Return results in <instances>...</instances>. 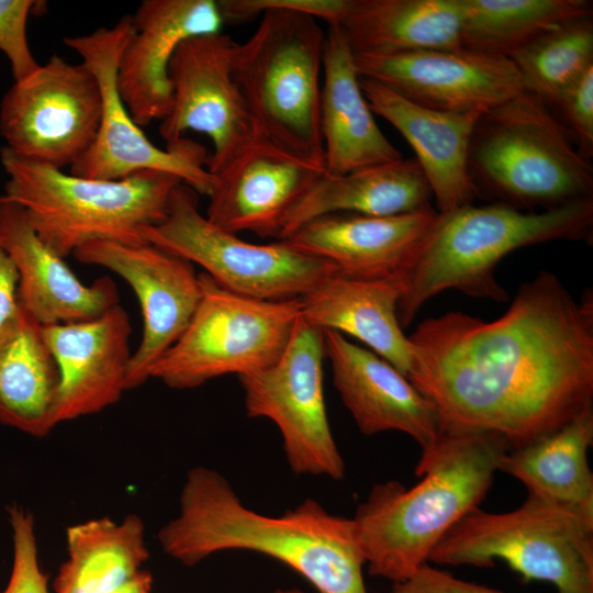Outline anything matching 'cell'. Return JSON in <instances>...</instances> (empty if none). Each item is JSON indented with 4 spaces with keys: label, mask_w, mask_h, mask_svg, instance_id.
<instances>
[{
    "label": "cell",
    "mask_w": 593,
    "mask_h": 593,
    "mask_svg": "<svg viewBox=\"0 0 593 593\" xmlns=\"http://www.w3.org/2000/svg\"><path fill=\"white\" fill-rule=\"evenodd\" d=\"M495 560L526 581L551 583L557 593H593V515L527 493L519 507L506 513L471 511L428 558L475 567Z\"/></svg>",
    "instance_id": "8"
},
{
    "label": "cell",
    "mask_w": 593,
    "mask_h": 593,
    "mask_svg": "<svg viewBox=\"0 0 593 593\" xmlns=\"http://www.w3.org/2000/svg\"><path fill=\"white\" fill-rule=\"evenodd\" d=\"M19 309L18 273L0 245V333L13 320Z\"/></svg>",
    "instance_id": "38"
},
{
    "label": "cell",
    "mask_w": 593,
    "mask_h": 593,
    "mask_svg": "<svg viewBox=\"0 0 593 593\" xmlns=\"http://www.w3.org/2000/svg\"><path fill=\"white\" fill-rule=\"evenodd\" d=\"M133 32L116 71L119 92L138 126L161 121L171 105L168 67L187 38L221 32L216 0H144L131 15Z\"/></svg>",
    "instance_id": "18"
},
{
    "label": "cell",
    "mask_w": 593,
    "mask_h": 593,
    "mask_svg": "<svg viewBox=\"0 0 593 593\" xmlns=\"http://www.w3.org/2000/svg\"><path fill=\"white\" fill-rule=\"evenodd\" d=\"M334 385L365 435L396 430L423 449L441 429L434 405L398 369L343 334L323 329Z\"/></svg>",
    "instance_id": "21"
},
{
    "label": "cell",
    "mask_w": 593,
    "mask_h": 593,
    "mask_svg": "<svg viewBox=\"0 0 593 593\" xmlns=\"http://www.w3.org/2000/svg\"><path fill=\"white\" fill-rule=\"evenodd\" d=\"M461 45L510 56L542 32L571 19L592 16L589 0H460Z\"/></svg>",
    "instance_id": "31"
},
{
    "label": "cell",
    "mask_w": 593,
    "mask_h": 593,
    "mask_svg": "<svg viewBox=\"0 0 593 593\" xmlns=\"http://www.w3.org/2000/svg\"><path fill=\"white\" fill-rule=\"evenodd\" d=\"M460 0H353L337 26L353 54L459 49Z\"/></svg>",
    "instance_id": "27"
},
{
    "label": "cell",
    "mask_w": 593,
    "mask_h": 593,
    "mask_svg": "<svg viewBox=\"0 0 593 593\" xmlns=\"http://www.w3.org/2000/svg\"><path fill=\"white\" fill-rule=\"evenodd\" d=\"M42 331L59 371L55 426L99 413L121 399L133 353L130 315L120 303L96 318Z\"/></svg>",
    "instance_id": "19"
},
{
    "label": "cell",
    "mask_w": 593,
    "mask_h": 593,
    "mask_svg": "<svg viewBox=\"0 0 593 593\" xmlns=\"http://www.w3.org/2000/svg\"><path fill=\"white\" fill-rule=\"evenodd\" d=\"M468 169L478 197L542 211L593 198V169L549 105L525 90L482 112Z\"/></svg>",
    "instance_id": "6"
},
{
    "label": "cell",
    "mask_w": 593,
    "mask_h": 593,
    "mask_svg": "<svg viewBox=\"0 0 593 593\" xmlns=\"http://www.w3.org/2000/svg\"><path fill=\"white\" fill-rule=\"evenodd\" d=\"M354 54L337 26L326 31L321 132L327 175L396 161L402 153L379 128L360 87Z\"/></svg>",
    "instance_id": "24"
},
{
    "label": "cell",
    "mask_w": 593,
    "mask_h": 593,
    "mask_svg": "<svg viewBox=\"0 0 593 593\" xmlns=\"http://www.w3.org/2000/svg\"><path fill=\"white\" fill-rule=\"evenodd\" d=\"M143 237L199 265L224 289L254 299L302 298L338 272L332 262L287 239L254 244L216 226L200 212L198 193L182 182L172 191L166 217L145 227Z\"/></svg>",
    "instance_id": "10"
},
{
    "label": "cell",
    "mask_w": 593,
    "mask_h": 593,
    "mask_svg": "<svg viewBox=\"0 0 593 593\" xmlns=\"http://www.w3.org/2000/svg\"><path fill=\"white\" fill-rule=\"evenodd\" d=\"M201 299L184 332L153 365L148 378L171 389H193L225 374L272 366L301 316V300L244 296L199 273Z\"/></svg>",
    "instance_id": "9"
},
{
    "label": "cell",
    "mask_w": 593,
    "mask_h": 593,
    "mask_svg": "<svg viewBox=\"0 0 593 593\" xmlns=\"http://www.w3.org/2000/svg\"><path fill=\"white\" fill-rule=\"evenodd\" d=\"M354 61L360 77L433 110L486 111L523 91L510 58L463 47L392 55L354 54Z\"/></svg>",
    "instance_id": "16"
},
{
    "label": "cell",
    "mask_w": 593,
    "mask_h": 593,
    "mask_svg": "<svg viewBox=\"0 0 593 593\" xmlns=\"http://www.w3.org/2000/svg\"><path fill=\"white\" fill-rule=\"evenodd\" d=\"M260 16L255 32L236 43L234 79L262 138L325 169L321 92L326 32L317 19L299 11L269 10Z\"/></svg>",
    "instance_id": "7"
},
{
    "label": "cell",
    "mask_w": 593,
    "mask_h": 593,
    "mask_svg": "<svg viewBox=\"0 0 593 593\" xmlns=\"http://www.w3.org/2000/svg\"><path fill=\"white\" fill-rule=\"evenodd\" d=\"M13 538V563L9 582L0 593H48L47 577L42 571L34 532V518L21 507L9 508Z\"/></svg>",
    "instance_id": "33"
},
{
    "label": "cell",
    "mask_w": 593,
    "mask_h": 593,
    "mask_svg": "<svg viewBox=\"0 0 593 593\" xmlns=\"http://www.w3.org/2000/svg\"><path fill=\"white\" fill-rule=\"evenodd\" d=\"M0 161L8 177L2 197L24 210L38 237L63 258L98 240L147 243L143 230L166 217L181 183L158 170L116 180L83 178L25 160L4 146Z\"/></svg>",
    "instance_id": "5"
},
{
    "label": "cell",
    "mask_w": 593,
    "mask_h": 593,
    "mask_svg": "<svg viewBox=\"0 0 593 593\" xmlns=\"http://www.w3.org/2000/svg\"><path fill=\"white\" fill-rule=\"evenodd\" d=\"M271 593H304L299 589H278Z\"/></svg>",
    "instance_id": "40"
},
{
    "label": "cell",
    "mask_w": 593,
    "mask_h": 593,
    "mask_svg": "<svg viewBox=\"0 0 593 593\" xmlns=\"http://www.w3.org/2000/svg\"><path fill=\"white\" fill-rule=\"evenodd\" d=\"M510 449L495 433L441 430L422 450L418 483L374 484L353 517L369 573L398 583L427 563L441 538L479 507Z\"/></svg>",
    "instance_id": "3"
},
{
    "label": "cell",
    "mask_w": 593,
    "mask_h": 593,
    "mask_svg": "<svg viewBox=\"0 0 593 593\" xmlns=\"http://www.w3.org/2000/svg\"><path fill=\"white\" fill-rule=\"evenodd\" d=\"M59 371L42 325L20 305L0 333V422L35 437L55 427Z\"/></svg>",
    "instance_id": "28"
},
{
    "label": "cell",
    "mask_w": 593,
    "mask_h": 593,
    "mask_svg": "<svg viewBox=\"0 0 593 593\" xmlns=\"http://www.w3.org/2000/svg\"><path fill=\"white\" fill-rule=\"evenodd\" d=\"M437 217L430 206L390 216L334 213L305 223L286 239L332 262L343 276L405 280Z\"/></svg>",
    "instance_id": "20"
},
{
    "label": "cell",
    "mask_w": 593,
    "mask_h": 593,
    "mask_svg": "<svg viewBox=\"0 0 593 593\" xmlns=\"http://www.w3.org/2000/svg\"><path fill=\"white\" fill-rule=\"evenodd\" d=\"M165 553L186 566L228 550L271 557L320 593H367L366 564L353 518L306 499L280 516L245 506L217 471L194 467L186 477L179 513L158 533Z\"/></svg>",
    "instance_id": "2"
},
{
    "label": "cell",
    "mask_w": 593,
    "mask_h": 593,
    "mask_svg": "<svg viewBox=\"0 0 593 593\" xmlns=\"http://www.w3.org/2000/svg\"><path fill=\"white\" fill-rule=\"evenodd\" d=\"M133 32L131 15L111 27L67 36L65 45L76 52L97 78L101 93L100 124L90 147L69 167V172L90 179L116 180L142 170L176 176L198 194L209 195L214 176L209 155L199 143L183 137L159 148L132 119L119 92L116 71L122 51Z\"/></svg>",
    "instance_id": "11"
},
{
    "label": "cell",
    "mask_w": 593,
    "mask_h": 593,
    "mask_svg": "<svg viewBox=\"0 0 593 593\" xmlns=\"http://www.w3.org/2000/svg\"><path fill=\"white\" fill-rule=\"evenodd\" d=\"M79 262L107 268L135 292L143 317L142 338L127 369V390L146 382L153 365L177 342L201 299L194 265L150 243H89L72 254Z\"/></svg>",
    "instance_id": "15"
},
{
    "label": "cell",
    "mask_w": 593,
    "mask_h": 593,
    "mask_svg": "<svg viewBox=\"0 0 593 593\" xmlns=\"http://www.w3.org/2000/svg\"><path fill=\"white\" fill-rule=\"evenodd\" d=\"M153 575L141 569L131 579L108 593H152Z\"/></svg>",
    "instance_id": "39"
},
{
    "label": "cell",
    "mask_w": 593,
    "mask_h": 593,
    "mask_svg": "<svg viewBox=\"0 0 593 593\" xmlns=\"http://www.w3.org/2000/svg\"><path fill=\"white\" fill-rule=\"evenodd\" d=\"M593 445V407L558 429L510 449L499 471L519 480L533 494L593 515V473L588 452Z\"/></svg>",
    "instance_id": "29"
},
{
    "label": "cell",
    "mask_w": 593,
    "mask_h": 593,
    "mask_svg": "<svg viewBox=\"0 0 593 593\" xmlns=\"http://www.w3.org/2000/svg\"><path fill=\"white\" fill-rule=\"evenodd\" d=\"M592 230L593 198L540 212L496 202L438 213L405 277L399 322L407 327L426 301L448 289L504 302L508 296L494 269L506 255L549 240L589 239Z\"/></svg>",
    "instance_id": "4"
},
{
    "label": "cell",
    "mask_w": 593,
    "mask_h": 593,
    "mask_svg": "<svg viewBox=\"0 0 593 593\" xmlns=\"http://www.w3.org/2000/svg\"><path fill=\"white\" fill-rule=\"evenodd\" d=\"M44 2L33 0H0V51L10 63L14 81L32 75L40 66L26 35L30 15Z\"/></svg>",
    "instance_id": "34"
},
{
    "label": "cell",
    "mask_w": 593,
    "mask_h": 593,
    "mask_svg": "<svg viewBox=\"0 0 593 593\" xmlns=\"http://www.w3.org/2000/svg\"><path fill=\"white\" fill-rule=\"evenodd\" d=\"M0 245L18 273L19 303L40 325L92 320L119 304L110 277L83 284L65 258L38 237L24 210L2 195Z\"/></svg>",
    "instance_id": "22"
},
{
    "label": "cell",
    "mask_w": 593,
    "mask_h": 593,
    "mask_svg": "<svg viewBox=\"0 0 593 593\" xmlns=\"http://www.w3.org/2000/svg\"><path fill=\"white\" fill-rule=\"evenodd\" d=\"M235 46L222 32L192 36L177 47L168 67L171 105L159 134L167 144L190 131L205 134L213 145L211 174L261 137L234 79Z\"/></svg>",
    "instance_id": "14"
},
{
    "label": "cell",
    "mask_w": 593,
    "mask_h": 593,
    "mask_svg": "<svg viewBox=\"0 0 593 593\" xmlns=\"http://www.w3.org/2000/svg\"><path fill=\"white\" fill-rule=\"evenodd\" d=\"M67 559L53 593H108L138 572L148 559L143 521L135 514L116 523L89 519L66 530Z\"/></svg>",
    "instance_id": "30"
},
{
    "label": "cell",
    "mask_w": 593,
    "mask_h": 593,
    "mask_svg": "<svg viewBox=\"0 0 593 593\" xmlns=\"http://www.w3.org/2000/svg\"><path fill=\"white\" fill-rule=\"evenodd\" d=\"M390 593H503L501 591L463 581L449 572L433 568L427 563L411 577L393 584Z\"/></svg>",
    "instance_id": "37"
},
{
    "label": "cell",
    "mask_w": 593,
    "mask_h": 593,
    "mask_svg": "<svg viewBox=\"0 0 593 593\" xmlns=\"http://www.w3.org/2000/svg\"><path fill=\"white\" fill-rule=\"evenodd\" d=\"M523 90L549 107L593 67V21L583 16L564 21L536 36L510 56Z\"/></svg>",
    "instance_id": "32"
},
{
    "label": "cell",
    "mask_w": 593,
    "mask_h": 593,
    "mask_svg": "<svg viewBox=\"0 0 593 593\" xmlns=\"http://www.w3.org/2000/svg\"><path fill=\"white\" fill-rule=\"evenodd\" d=\"M371 111L407 141L429 183L437 212L472 204L477 189L468 169L471 136L484 111L433 110L398 94L378 81L360 77Z\"/></svg>",
    "instance_id": "23"
},
{
    "label": "cell",
    "mask_w": 593,
    "mask_h": 593,
    "mask_svg": "<svg viewBox=\"0 0 593 593\" xmlns=\"http://www.w3.org/2000/svg\"><path fill=\"white\" fill-rule=\"evenodd\" d=\"M323 329L300 316L281 357L238 378L247 415L276 424L290 469L295 474L340 480L345 462L326 413Z\"/></svg>",
    "instance_id": "12"
},
{
    "label": "cell",
    "mask_w": 593,
    "mask_h": 593,
    "mask_svg": "<svg viewBox=\"0 0 593 593\" xmlns=\"http://www.w3.org/2000/svg\"><path fill=\"white\" fill-rule=\"evenodd\" d=\"M212 175L210 222L279 239L286 219L326 171L260 137Z\"/></svg>",
    "instance_id": "17"
},
{
    "label": "cell",
    "mask_w": 593,
    "mask_h": 593,
    "mask_svg": "<svg viewBox=\"0 0 593 593\" xmlns=\"http://www.w3.org/2000/svg\"><path fill=\"white\" fill-rule=\"evenodd\" d=\"M557 107L581 153H593V67L589 68L562 96Z\"/></svg>",
    "instance_id": "36"
},
{
    "label": "cell",
    "mask_w": 593,
    "mask_h": 593,
    "mask_svg": "<svg viewBox=\"0 0 593 593\" xmlns=\"http://www.w3.org/2000/svg\"><path fill=\"white\" fill-rule=\"evenodd\" d=\"M410 382L441 430L489 432L511 449L593 407V296L549 271L521 284L494 321L448 312L409 337Z\"/></svg>",
    "instance_id": "1"
},
{
    "label": "cell",
    "mask_w": 593,
    "mask_h": 593,
    "mask_svg": "<svg viewBox=\"0 0 593 593\" xmlns=\"http://www.w3.org/2000/svg\"><path fill=\"white\" fill-rule=\"evenodd\" d=\"M100 116L101 93L91 70L53 55L5 92L0 133L14 155L63 169L90 147Z\"/></svg>",
    "instance_id": "13"
},
{
    "label": "cell",
    "mask_w": 593,
    "mask_h": 593,
    "mask_svg": "<svg viewBox=\"0 0 593 593\" xmlns=\"http://www.w3.org/2000/svg\"><path fill=\"white\" fill-rule=\"evenodd\" d=\"M404 280H367L339 272L300 298L301 316L321 329L348 334L409 378L412 349L398 318Z\"/></svg>",
    "instance_id": "25"
},
{
    "label": "cell",
    "mask_w": 593,
    "mask_h": 593,
    "mask_svg": "<svg viewBox=\"0 0 593 593\" xmlns=\"http://www.w3.org/2000/svg\"><path fill=\"white\" fill-rule=\"evenodd\" d=\"M429 183L417 160L400 159L342 176L325 175L286 219L279 239L334 213L390 216L425 209Z\"/></svg>",
    "instance_id": "26"
},
{
    "label": "cell",
    "mask_w": 593,
    "mask_h": 593,
    "mask_svg": "<svg viewBox=\"0 0 593 593\" xmlns=\"http://www.w3.org/2000/svg\"><path fill=\"white\" fill-rule=\"evenodd\" d=\"M353 0H217L224 23L251 21L269 10H293L306 13L328 26H338Z\"/></svg>",
    "instance_id": "35"
}]
</instances>
